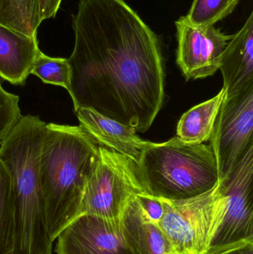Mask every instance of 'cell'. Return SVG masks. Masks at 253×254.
Wrapping results in <instances>:
<instances>
[{"label":"cell","instance_id":"6da1fadb","mask_svg":"<svg viewBox=\"0 0 253 254\" xmlns=\"http://www.w3.org/2000/svg\"><path fill=\"white\" fill-rule=\"evenodd\" d=\"M72 28L67 90L74 112L91 109L147 131L165 98L157 34L124 0H80Z\"/></svg>","mask_w":253,"mask_h":254},{"label":"cell","instance_id":"7a4b0ae2","mask_svg":"<svg viewBox=\"0 0 253 254\" xmlns=\"http://www.w3.org/2000/svg\"><path fill=\"white\" fill-rule=\"evenodd\" d=\"M98 146L80 126L46 125L40 174L48 230L53 242L80 215L86 184L98 161Z\"/></svg>","mask_w":253,"mask_h":254},{"label":"cell","instance_id":"3957f363","mask_svg":"<svg viewBox=\"0 0 253 254\" xmlns=\"http://www.w3.org/2000/svg\"><path fill=\"white\" fill-rule=\"evenodd\" d=\"M46 124L39 116H21L0 143L14 201L13 254H53L42 191L40 158Z\"/></svg>","mask_w":253,"mask_h":254},{"label":"cell","instance_id":"277c9868","mask_svg":"<svg viewBox=\"0 0 253 254\" xmlns=\"http://www.w3.org/2000/svg\"><path fill=\"white\" fill-rule=\"evenodd\" d=\"M138 167L147 195L170 201L199 196L221 181L210 145L187 143L178 137L150 142Z\"/></svg>","mask_w":253,"mask_h":254},{"label":"cell","instance_id":"5b68a950","mask_svg":"<svg viewBox=\"0 0 253 254\" xmlns=\"http://www.w3.org/2000/svg\"><path fill=\"white\" fill-rule=\"evenodd\" d=\"M163 216L158 225L178 254H206L227 210L221 182L210 190L187 199L160 198Z\"/></svg>","mask_w":253,"mask_h":254},{"label":"cell","instance_id":"8992f818","mask_svg":"<svg viewBox=\"0 0 253 254\" xmlns=\"http://www.w3.org/2000/svg\"><path fill=\"white\" fill-rule=\"evenodd\" d=\"M98 153L96 165L86 184L80 215L120 220L129 202L137 195L147 194L138 164L129 157L101 145Z\"/></svg>","mask_w":253,"mask_h":254},{"label":"cell","instance_id":"52a82bcc","mask_svg":"<svg viewBox=\"0 0 253 254\" xmlns=\"http://www.w3.org/2000/svg\"><path fill=\"white\" fill-rule=\"evenodd\" d=\"M253 86L226 95L211 136L220 180L229 176L253 146Z\"/></svg>","mask_w":253,"mask_h":254},{"label":"cell","instance_id":"ba28073f","mask_svg":"<svg viewBox=\"0 0 253 254\" xmlns=\"http://www.w3.org/2000/svg\"><path fill=\"white\" fill-rule=\"evenodd\" d=\"M253 146L237 167L221 180L227 198L224 220L210 250L245 240H253Z\"/></svg>","mask_w":253,"mask_h":254},{"label":"cell","instance_id":"9c48e42d","mask_svg":"<svg viewBox=\"0 0 253 254\" xmlns=\"http://www.w3.org/2000/svg\"><path fill=\"white\" fill-rule=\"evenodd\" d=\"M178 38L177 64L187 80L213 75L221 65L223 52L233 35L214 26L197 28L184 16L175 22Z\"/></svg>","mask_w":253,"mask_h":254},{"label":"cell","instance_id":"30bf717a","mask_svg":"<svg viewBox=\"0 0 253 254\" xmlns=\"http://www.w3.org/2000/svg\"><path fill=\"white\" fill-rule=\"evenodd\" d=\"M56 254H132L122 232L120 220L82 214L57 236Z\"/></svg>","mask_w":253,"mask_h":254},{"label":"cell","instance_id":"8fae6325","mask_svg":"<svg viewBox=\"0 0 253 254\" xmlns=\"http://www.w3.org/2000/svg\"><path fill=\"white\" fill-rule=\"evenodd\" d=\"M75 113L80 126L98 145L126 155L138 164L143 150L150 141L140 138L132 127L105 117L91 109L80 108Z\"/></svg>","mask_w":253,"mask_h":254},{"label":"cell","instance_id":"7c38bea8","mask_svg":"<svg viewBox=\"0 0 253 254\" xmlns=\"http://www.w3.org/2000/svg\"><path fill=\"white\" fill-rule=\"evenodd\" d=\"M219 69L227 96L253 86V12L245 25L233 34L221 58Z\"/></svg>","mask_w":253,"mask_h":254},{"label":"cell","instance_id":"4fadbf2b","mask_svg":"<svg viewBox=\"0 0 253 254\" xmlns=\"http://www.w3.org/2000/svg\"><path fill=\"white\" fill-rule=\"evenodd\" d=\"M41 51L37 36H28L0 25V77L24 86Z\"/></svg>","mask_w":253,"mask_h":254},{"label":"cell","instance_id":"5bb4252c","mask_svg":"<svg viewBox=\"0 0 253 254\" xmlns=\"http://www.w3.org/2000/svg\"><path fill=\"white\" fill-rule=\"evenodd\" d=\"M120 224L132 254H178L158 225L146 216L137 195L125 210Z\"/></svg>","mask_w":253,"mask_h":254},{"label":"cell","instance_id":"9a60e30c","mask_svg":"<svg viewBox=\"0 0 253 254\" xmlns=\"http://www.w3.org/2000/svg\"><path fill=\"white\" fill-rule=\"evenodd\" d=\"M226 95L227 89L223 87L214 98L184 113L177 127V137L187 143H203L210 140Z\"/></svg>","mask_w":253,"mask_h":254},{"label":"cell","instance_id":"2e32d148","mask_svg":"<svg viewBox=\"0 0 253 254\" xmlns=\"http://www.w3.org/2000/svg\"><path fill=\"white\" fill-rule=\"evenodd\" d=\"M42 22L40 0H0V25L32 37Z\"/></svg>","mask_w":253,"mask_h":254},{"label":"cell","instance_id":"e0dca14e","mask_svg":"<svg viewBox=\"0 0 253 254\" xmlns=\"http://www.w3.org/2000/svg\"><path fill=\"white\" fill-rule=\"evenodd\" d=\"M14 201L10 173L0 160V254L14 249Z\"/></svg>","mask_w":253,"mask_h":254},{"label":"cell","instance_id":"ac0fdd59","mask_svg":"<svg viewBox=\"0 0 253 254\" xmlns=\"http://www.w3.org/2000/svg\"><path fill=\"white\" fill-rule=\"evenodd\" d=\"M239 0H193L184 16L189 24L197 28L214 26L233 13Z\"/></svg>","mask_w":253,"mask_h":254},{"label":"cell","instance_id":"d6986e66","mask_svg":"<svg viewBox=\"0 0 253 254\" xmlns=\"http://www.w3.org/2000/svg\"><path fill=\"white\" fill-rule=\"evenodd\" d=\"M31 74L47 84L61 86L65 89L69 86L71 71L68 59L65 58H51L41 52L33 65Z\"/></svg>","mask_w":253,"mask_h":254},{"label":"cell","instance_id":"ffe728a7","mask_svg":"<svg viewBox=\"0 0 253 254\" xmlns=\"http://www.w3.org/2000/svg\"><path fill=\"white\" fill-rule=\"evenodd\" d=\"M19 98L3 89L0 83V143L20 119Z\"/></svg>","mask_w":253,"mask_h":254},{"label":"cell","instance_id":"44dd1931","mask_svg":"<svg viewBox=\"0 0 253 254\" xmlns=\"http://www.w3.org/2000/svg\"><path fill=\"white\" fill-rule=\"evenodd\" d=\"M137 198L147 218L152 222L157 225L161 220L164 211L160 198L147 194H139L137 195Z\"/></svg>","mask_w":253,"mask_h":254},{"label":"cell","instance_id":"7402d4cb","mask_svg":"<svg viewBox=\"0 0 253 254\" xmlns=\"http://www.w3.org/2000/svg\"><path fill=\"white\" fill-rule=\"evenodd\" d=\"M206 254H253V240H245L210 250Z\"/></svg>","mask_w":253,"mask_h":254},{"label":"cell","instance_id":"603a6c76","mask_svg":"<svg viewBox=\"0 0 253 254\" xmlns=\"http://www.w3.org/2000/svg\"><path fill=\"white\" fill-rule=\"evenodd\" d=\"M42 20L53 19L60 8L62 0H40Z\"/></svg>","mask_w":253,"mask_h":254}]
</instances>
